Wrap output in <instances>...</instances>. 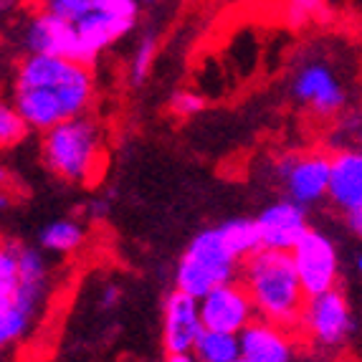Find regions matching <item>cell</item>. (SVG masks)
<instances>
[{
    "label": "cell",
    "instance_id": "13",
    "mask_svg": "<svg viewBox=\"0 0 362 362\" xmlns=\"http://www.w3.org/2000/svg\"><path fill=\"white\" fill-rule=\"evenodd\" d=\"M18 266H21V281L13 291L11 299H3L0 309L11 307L16 312H21L25 320L33 322L36 317V309L41 307L43 291H46V261L38 254L36 248L30 246H21L18 243Z\"/></svg>",
    "mask_w": 362,
    "mask_h": 362
},
{
    "label": "cell",
    "instance_id": "10",
    "mask_svg": "<svg viewBox=\"0 0 362 362\" xmlns=\"http://www.w3.org/2000/svg\"><path fill=\"white\" fill-rule=\"evenodd\" d=\"M206 325L200 317V299L175 289L168 294L163 309V344L168 355L193 352Z\"/></svg>",
    "mask_w": 362,
    "mask_h": 362
},
{
    "label": "cell",
    "instance_id": "23",
    "mask_svg": "<svg viewBox=\"0 0 362 362\" xmlns=\"http://www.w3.org/2000/svg\"><path fill=\"white\" fill-rule=\"evenodd\" d=\"M327 13L325 0H286L284 18L289 25H307L309 21L320 18Z\"/></svg>",
    "mask_w": 362,
    "mask_h": 362
},
{
    "label": "cell",
    "instance_id": "15",
    "mask_svg": "<svg viewBox=\"0 0 362 362\" xmlns=\"http://www.w3.org/2000/svg\"><path fill=\"white\" fill-rule=\"evenodd\" d=\"M327 198L344 213L362 208V150H339L332 155Z\"/></svg>",
    "mask_w": 362,
    "mask_h": 362
},
{
    "label": "cell",
    "instance_id": "27",
    "mask_svg": "<svg viewBox=\"0 0 362 362\" xmlns=\"http://www.w3.org/2000/svg\"><path fill=\"white\" fill-rule=\"evenodd\" d=\"M119 302V289L117 286H107L104 289V294H102V307H115V304Z\"/></svg>",
    "mask_w": 362,
    "mask_h": 362
},
{
    "label": "cell",
    "instance_id": "30",
    "mask_svg": "<svg viewBox=\"0 0 362 362\" xmlns=\"http://www.w3.org/2000/svg\"><path fill=\"white\" fill-rule=\"evenodd\" d=\"M357 272H360V274H362V254H360V256H357Z\"/></svg>",
    "mask_w": 362,
    "mask_h": 362
},
{
    "label": "cell",
    "instance_id": "14",
    "mask_svg": "<svg viewBox=\"0 0 362 362\" xmlns=\"http://www.w3.org/2000/svg\"><path fill=\"white\" fill-rule=\"evenodd\" d=\"M241 357L246 362H291L289 329L266 320H254L241 334Z\"/></svg>",
    "mask_w": 362,
    "mask_h": 362
},
{
    "label": "cell",
    "instance_id": "1",
    "mask_svg": "<svg viewBox=\"0 0 362 362\" xmlns=\"http://www.w3.org/2000/svg\"><path fill=\"white\" fill-rule=\"evenodd\" d=\"M94 102V76L86 64L61 56L28 54L13 76V107L33 129H51L86 115Z\"/></svg>",
    "mask_w": 362,
    "mask_h": 362
},
{
    "label": "cell",
    "instance_id": "6",
    "mask_svg": "<svg viewBox=\"0 0 362 362\" xmlns=\"http://www.w3.org/2000/svg\"><path fill=\"white\" fill-rule=\"evenodd\" d=\"M291 259H294L296 274L302 279L307 296H317L322 291H329L337 286V248L322 230L309 228V233L291 248Z\"/></svg>",
    "mask_w": 362,
    "mask_h": 362
},
{
    "label": "cell",
    "instance_id": "31",
    "mask_svg": "<svg viewBox=\"0 0 362 362\" xmlns=\"http://www.w3.org/2000/svg\"><path fill=\"white\" fill-rule=\"evenodd\" d=\"M137 3H152V0H137Z\"/></svg>",
    "mask_w": 362,
    "mask_h": 362
},
{
    "label": "cell",
    "instance_id": "7",
    "mask_svg": "<svg viewBox=\"0 0 362 362\" xmlns=\"http://www.w3.org/2000/svg\"><path fill=\"white\" fill-rule=\"evenodd\" d=\"M302 329L309 334L314 344L322 347H337L347 339L352 329V314L347 296L334 286L317 296H309L304 307Z\"/></svg>",
    "mask_w": 362,
    "mask_h": 362
},
{
    "label": "cell",
    "instance_id": "9",
    "mask_svg": "<svg viewBox=\"0 0 362 362\" xmlns=\"http://www.w3.org/2000/svg\"><path fill=\"white\" fill-rule=\"evenodd\" d=\"M254 299L243 286V281H228L208 291L200 299V317L206 329L241 334L254 322Z\"/></svg>",
    "mask_w": 362,
    "mask_h": 362
},
{
    "label": "cell",
    "instance_id": "2",
    "mask_svg": "<svg viewBox=\"0 0 362 362\" xmlns=\"http://www.w3.org/2000/svg\"><path fill=\"white\" fill-rule=\"evenodd\" d=\"M241 281L254 299L256 314L261 320L274 322L289 332L302 327L309 296L302 286V279L296 274L291 251L261 248L259 254L246 259Z\"/></svg>",
    "mask_w": 362,
    "mask_h": 362
},
{
    "label": "cell",
    "instance_id": "12",
    "mask_svg": "<svg viewBox=\"0 0 362 362\" xmlns=\"http://www.w3.org/2000/svg\"><path fill=\"white\" fill-rule=\"evenodd\" d=\"M259 230L264 248L291 251L309 233V221L304 206L294 200H279L259 213Z\"/></svg>",
    "mask_w": 362,
    "mask_h": 362
},
{
    "label": "cell",
    "instance_id": "18",
    "mask_svg": "<svg viewBox=\"0 0 362 362\" xmlns=\"http://www.w3.org/2000/svg\"><path fill=\"white\" fill-rule=\"evenodd\" d=\"M200 362H235L241 360V337L218 329H203L193 347Z\"/></svg>",
    "mask_w": 362,
    "mask_h": 362
},
{
    "label": "cell",
    "instance_id": "32",
    "mask_svg": "<svg viewBox=\"0 0 362 362\" xmlns=\"http://www.w3.org/2000/svg\"><path fill=\"white\" fill-rule=\"evenodd\" d=\"M235 362H246V360H243V357H241V360H235Z\"/></svg>",
    "mask_w": 362,
    "mask_h": 362
},
{
    "label": "cell",
    "instance_id": "24",
    "mask_svg": "<svg viewBox=\"0 0 362 362\" xmlns=\"http://www.w3.org/2000/svg\"><path fill=\"white\" fill-rule=\"evenodd\" d=\"M46 11H51L59 18L69 21V23H78V21L89 16L94 11V0H49Z\"/></svg>",
    "mask_w": 362,
    "mask_h": 362
},
{
    "label": "cell",
    "instance_id": "4",
    "mask_svg": "<svg viewBox=\"0 0 362 362\" xmlns=\"http://www.w3.org/2000/svg\"><path fill=\"white\" fill-rule=\"evenodd\" d=\"M238 261L241 259L226 246L221 230H200L190 241V246L185 248V254L180 256V264H177L175 272V284L185 294L203 299L216 286L235 281Z\"/></svg>",
    "mask_w": 362,
    "mask_h": 362
},
{
    "label": "cell",
    "instance_id": "8",
    "mask_svg": "<svg viewBox=\"0 0 362 362\" xmlns=\"http://www.w3.org/2000/svg\"><path fill=\"white\" fill-rule=\"evenodd\" d=\"M329 173H332V155L325 152L289 155L279 163V175L284 180L289 200L304 208L329 195Z\"/></svg>",
    "mask_w": 362,
    "mask_h": 362
},
{
    "label": "cell",
    "instance_id": "5",
    "mask_svg": "<svg viewBox=\"0 0 362 362\" xmlns=\"http://www.w3.org/2000/svg\"><path fill=\"white\" fill-rule=\"evenodd\" d=\"M23 46L28 49V54L61 56V59L86 64V66L94 64L84 41L78 36L76 23H69V21L54 16L51 11L38 13L28 21L23 33Z\"/></svg>",
    "mask_w": 362,
    "mask_h": 362
},
{
    "label": "cell",
    "instance_id": "3",
    "mask_svg": "<svg viewBox=\"0 0 362 362\" xmlns=\"http://www.w3.org/2000/svg\"><path fill=\"white\" fill-rule=\"evenodd\" d=\"M43 163L66 182H91L104 165L102 129L91 117L81 115L46 129L41 147Z\"/></svg>",
    "mask_w": 362,
    "mask_h": 362
},
{
    "label": "cell",
    "instance_id": "20",
    "mask_svg": "<svg viewBox=\"0 0 362 362\" xmlns=\"http://www.w3.org/2000/svg\"><path fill=\"white\" fill-rule=\"evenodd\" d=\"M21 281V266H18V243L6 241L0 251V302L11 299L16 286Z\"/></svg>",
    "mask_w": 362,
    "mask_h": 362
},
{
    "label": "cell",
    "instance_id": "17",
    "mask_svg": "<svg viewBox=\"0 0 362 362\" xmlns=\"http://www.w3.org/2000/svg\"><path fill=\"white\" fill-rule=\"evenodd\" d=\"M218 230L223 235L226 246L243 261L251 259V256L259 254L261 248H264L256 218H233V221H226L223 226H218Z\"/></svg>",
    "mask_w": 362,
    "mask_h": 362
},
{
    "label": "cell",
    "instance_id": "22",
    "mask_svg": "<svg viewBox=\"0 0 362 362\" xmlns=\"http://www.w3.org/2000/svg\"><path fill=\"white\" fill-rule=\"evenodd\" d=\"M30 124L23 119V115H21L18 109L11 107V104H3L0 107V142L6 147L11 145H18L21 139L28 134Z\"/></svg>",
    "mask_w": 362,
    "mask_h": 362
},
{
    "label": "cell",
    "instance_id": "16",
    "mask_svg": "<svg viewBox=\"0 0 362 362\" xmlns=\"http://www.w3.org/2000/svg\"><path fill=\"white\" fill-rule=\"evenodd\" d=\"M137 21H129V18H117V16H107V13H99V11H91L89 16L78 21L76 28H78V36L84 41L86 51L94 61L97 56L107 49L109 43L119 41L122 36H127L129 30L134 28Z\"/></svg>",
    "mask_w": 362,
    "mask_h": 362
},
{
    "label": "cell",
    "instance_id": "19",
    "mask_svg": "<svg viewBox=\"0 0 362 362\" xmlns=\"http://www.w3.org/2000/svg\"><path fill=\"white\" fill-rule=\"evenodd\" d=\"M38 241L46 251L56 254H71L84 243V228L76 221H54L41 230Z\"/></svg>",
    "mask_w": 362,
    "mask_h": 362
},
{
    "label": "cell",
    "instance_id": "29",
    "mask_svg": "<svg viewBox=\"0 0 362 362\" xmlns=\"http://www.w3.org/2000/svg\"><path fill=\"white\" fill-rule=\"evenodd\" d=\"M165 362H200L193 352H177V355H168Z\"/></svg>",
    "mask_w": 362,
    "mask_h": 362
},
{
    "label": "cell",
    "instance_id": "26",
    "mask_svg": "<svg viewBox=\"0 0 362 362\" xmlns=\"http://www.w3.org/2000/svg\"><path fill=\"white\" fill-rule=\"evenodd\" d=\"M94 11L107 13V16H117V18L137 21L139 3L137 0H94Z\"/></svg>",
    "mask_w": 362,
    "mask_h": 362
},
{
    "label": "cell",
    "instance_id": "21",
    "mask_svg": "<svg viewBox=\"0 0 362 362\" xmlns=\"http://www.w3.org/2000/svg\"><path fill=\"white\" fill-rule=\"evenodd\" d=\"M155 54H157V38L152 33H147L137 43L132 64H129V81H132V86H139L147 78V74L152 69V61H155Z\"/></svg>",
    "mask_w": 362,
    "mask_h": 362
},
{
    "label": "cell",
    "instance_id": "25",
    "mask_svg": "<svg viewBox=\"0 0 362 362\" xmlns=\"http://www.w3.org/2000/svg\"><path fill=\"white\" fill-rule=\"evenodd\" d=\"M170 112L177 117H195L200 115L203 109H206V99L195 94V91H187V89H180L175 91L173 97H170Z\"/></svg>",
    "mask_w": 362,
    "mask_h": 362
},
{
    "label": "cell",
    "instance_id": "28",
    "mask_svg": "<svg viewBox=\"0 0 362 362\" xmlns=\"http://www.w3.org/2000/svg\"><path fill=\"white\" fill-rule=\"evenodd\" d=\"M347 221H350V228L355 230V233L362 238V208H357V211L347 213Z\"/></svg>",
    "mask_w": 362,
    "mask_h": 362
},
{
    "label": "cell",
    "instance_id": "11",
    "mask_svg": "<svg viewBox=\"0 0 362 362\" xmlns=\"http://www.w3.org/2000/svg\"><path fill=\"white\" fill-rule=\"evenodd\" d=\"M291 89H294V97L299 102L307 104L314 115L320 117L337 115L347 102V94H344L334 71L322 61H312V64L299 69Z\"/></svg>",
    "mask_w": 362,
    "mask_h": 362
}]
</instances>
